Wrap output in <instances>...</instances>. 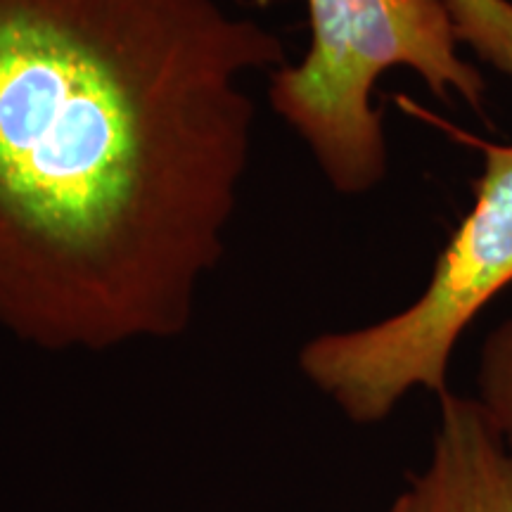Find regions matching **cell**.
Wrapping results in <instances>:
<instances>
[{
    "label": "cell",
    "mask_w": 512,
    "mask_h": 512,
    "mask_svg": "<svg viewBox=\"0 0 512 512\" xmlns=\"http://www.w3.org/2000/svg\"><path fill=\"white\" fill-rule=\"evenodd\" d=\"M283 41L219 0H0V330L105 351L188 330Z\"/></svg>",
    "instance_id": "1"
},
{
    "label": "cell",
    "mask_w": 512,
    "mask_h": 512,
    "mask_svg": "<svg viewBox=\"0 0 512 512\" xmlns=\"http://www.w3.org/2000/svg\"><path fill=\"white\" fill-rule=\"evenodd\" d=\"M309 53L271 74L268 100L309 145L328 183L361 195L387 174L377 79L396 67L420 76L439 98L458 95L479 110L482 74L458 55L444 0H306Z\"/></svg>",
    "instance_id": "2"
},
{
    "label": "cell",
    "mask_w": 512,
    "mask_h": 512,
    "mask_svg": "<svg viewBox=\"0 0 512 512\" xmlns=\"http://www.w3.org/2000/svg\"><path fill=\"white\" fill-rule=\"evenodd\" d=\"M484 152L475 207L460 221L427 290L408 309L351 332L313 337L299 368L358 425H375L411 389L448 392L460 335L512 283V145L465 138Z\"/></svg>",
    "instance_id": "3"
},
{
    "label": "cell",
    "mask_w": 512,
    "mask_h": 512,
    "mask_svg": "<svg viewBox=\"0 0 512 512\" xmlns=\"http://www.w3.org/2000/svg\"><path fill=\"white\" fill-rule=\"evenodd\" d=\"M439 403L430 463L389 512H512V453L479 401L444 392Z\"/></svg>",
    "instance_id": "4"
},
{
    "label": "cell",
    "mask_w": 512,
    "mask_h": 512,
    "mask_svg": "<svg viewBox=\"0 0 512 512\" xmlns=\"http://www.w3.org/2000/svg\"><path fill=\"white\" fill-rule=\"evenodd\" d=\"M477 401L512 453V318L486 337Z\"/></svg>",
    "instance_id": "5"
},
{
    "label": "cell",
    "mask_w": 512,
    "mask_h": 512,
    "mask_svg": "<svg viewBox=\"0 0 512 512\" xmlns=\"http://www.w3.org/2000/svg\"><path fill=\"white\" fill-rule=\"evenodd\" d=\"M453 29L460 36H472L484 31L501 15L503 0H444Z\"/></svg>",
    "instance_id": "6"
}]
</instances>
